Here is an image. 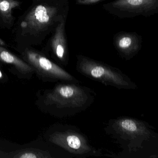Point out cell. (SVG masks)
<instances>
[{"label": "cell", "instance_id": "4", "mask_svg": "<svg viewBox=\"0 0 158 158\" xmlns=\"http://www.w3.org/2000/svg\"><path fill=\"white\" fill-rule=\"evenodd\" d=\"M49 141L80 158L98 156L100 151L91 146L87 137L75 126L67 125L52 133Z\"/></svg>", "mask_w": 158, "mask_h": 158}, {"label": "cell", "instance_id": "2", "mask_svg": "<svg viewBox=\"0 0 158 158\" xmlns=\"http://www.w3.org/2000/svg\"><path fill=\"white\" fill-rule=\"evenodd\" d=\"M104 130L129 152L143 148L145 142L157 136V134L148 123L126 116L111 119Z\"/></svg>", "mask_w": 158, "mask_h": 158}, {"label": "cell", "instance_id": "8", "mask_svg": "<svg viewBox=\"0 0 158 158\" xmlns=\"http://www.w3.org/2000/svg\"><path fill=\"white\" fill-rule=\"evenodd\" d=\"M113 39L116 51L126 60L133 59L142 47V37L136 32L121 31L116 33Z\"/></svg>", "mask_w": 158, "mask_h": 158}, {"label": "cell", "instance_id": "7", "mask_svg": "<svg viewBox=\"0 0 158 158\" xmlns=\"http://www.w3.org/2000/svg\"><path fill=\"white\" fill-rule=\"evenodd\" d=\"M25 57L33 69L45 77L65 83H81L65 70L45 56L33 51H27Z\"/></svg>", "mask_w": 158, "mask_h": 158}, {"label": "cell", "instance_id": "11", "mask_svg": "<svg viewBox=\"0 0 158 158\" xmlns=\"http://www.w3.org/2000/svg\"><path fill=\"white\" fill-rule=\"evenodd\" d=\"M12 157L14 158H52V156L49 152L47 151L29 148L17 152Z\"/></svg>", "mask_w": 158, "mask_h": 158}, {"label": "cell", "instance_id": "9", "mask_svg": "<svg viewBox=\"0 0 158 158\" xmlns=\"http://www.w3.org/2000/svg\"><path fill=\"white\" fill-rule=\"evenodd\" d=\"M67 17L63 18L55 27L54 35L51 40L52 52L56 59L64 65L69 62V54L65 25Z\"/></svg>", "mask_w": 158, "mask_h": 158}, {"label": "cell", "instance_id": "3", "mask_svg": "<svg viewBox=\"0 0 158 158\" xmlns=\"http://www.w3.org/2000/svg\"><path fill=\"white\" fill-rule=\"evenodd\" d=\"M76 69L82 75L119 89H135L137 86L129 77L116 68L82 54L77 56Z\"/></svg>", "mask_w": 158, "mask_h": 158}, {"label": "cell", "instance_id": "1", "mask_svg": "<svg viewBox=\"0 0 158 158\" xmlns=\"http://www.w3.org/2000/svg\"><path fill=\"white\" fill-rule=\"evenodd\" d=\"M80 84L59 83L47 93L44 103L62 116H73L84 111L93 104L96 94Z\"/></svg>", "mask_w": 158, "mask_h": 158}, {"label": "cell", "instance_id": "13", "mask_svg": "<svg viewBox=\"0 0 158 158\" xmlns=\"http://www.w3.org/2000/svg\"><path fill=\"white\" fill-rule=\"evenodd\" d=\"M103 0H76V3L79 5H91L97 4Z\"/></svg>", "mask_w": 158, "mask_h": 158}, {"label": "cell", "instance_id": "12", "mask_svg": "<svg viewBox=\"0 0 158 158\" xmlns=\"http://www.w3.org/2000/svg\"><path fill=\"white\" fill-rule=\"evenodd\" d=\"M17 0H0V15L7 20L12 19V10L20 5Z\"/></svg>", "mask_w": 158, "mask_h": 158}, {"label": "cell", "instance_id": "10", "mask_svg": "<svg viewBox=\"0 0 158 158\" xmlns=\"http://www.w3.org/2000/svg\"><path fill=\"white\" fill-rule=\"evenodd\" d=\"M0 61L12 64L22 73H30L34 71L29 64L2 47H0Z\"/></svg>", "mask_w": 158, "mask_h": 158}, {"label": "cell", "instance_id": "14", "mask_svg": "<svg viewBox=\"0 0 158 158\" xmlns=\"http://www.w3.org/2000/svg\"><path fill=\"white\" fill-rule=\"evenodd\" d=\"M5 44L4 41L1 39L0 38V45L1 46H4V45H5Z\"/></svg>", "mask_w": 158, "mask_h": 158}, {"label": "cell", "instance_id": "5", "mask_svg": "<svg viewBox=\"0 0 158 158\" xmlns=\"http://www.w3.org/2000/svg\"><path fill=\"white\" fill-rule=\"evenodd\" d=\"M69 10L68 0H64L60 5H37L25 17L21 27L34 33L47 30L67 17Z\"/></svg>", "mask_w": 158, "mask_h": 158}, {"label": "cell", "instance_id": "6", "mask_svg": "<svg viewBox=\"0 0 158 158\" xmlns=\"http://www.w3.org/2000/svg\"><path fill=\"white\" fill-rule=\"evenodd\" d=\"M107 12L118 18L149 17L158 13V0H114L102 6Z\"/></svg>", "mask_w": 158, "mask_h": 158}]
</instances>
